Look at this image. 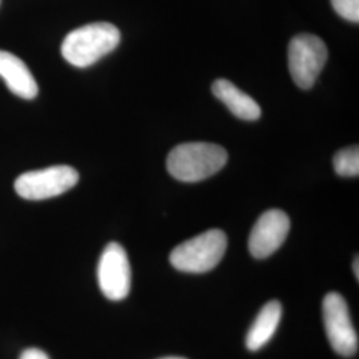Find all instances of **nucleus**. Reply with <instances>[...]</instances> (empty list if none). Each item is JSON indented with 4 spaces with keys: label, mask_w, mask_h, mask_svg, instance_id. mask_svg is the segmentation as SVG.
Masks as SVG:
<instances>
[{
    "label": "nucleus",
    "mask_w": 359,
    "mask_h": 359,
    "mask_svg": "<svg viewBox=\"0 0 359 359\" xmlns=\"http://www.w3.org/2000/svg\"><path fill=\"white\" fill-rule=\"evenodd\" d=\"M228 163V152L212 142L180 144L168 154L170 176L184 182H197L216 175Z\"/></svg>",
    "instance_id": "obj_1"
},
{
    "label": "nucleus",
    "mask_w": 359,
    "mask_h": 359,
    "mask_svg": "<svg viewBox=\"0 0 359 359\" xmlns=\"http://www.w3.org/2000/svg\"><path fill=\"white\" fill-rule=\"evenodd\" d=\"M120 39V31L111 23H92L79 27L65 36L62 55L69 65L87 68L114 51Z\"/></svg>",
    "instance_id": "obj_2"
},
{
    "label": "nucleus",
    "mask_w": 359,
    "mask_h": 359,
    "mask_svg": "<svg viewBox=\"0 0 359 359\" xmlns=\"http://www.w3.org/2000/svg\"><path fill=\"white\" fill-rule=\"evenodd\" d=\"M226 246L225 233L210 229L176 246L169 259L172 266L180 271L206 273L217 266L226 252Z\"/></svg>",
    "instance_id": "obj_3"
},
{
    "label": "nucleus",
    "mask_w": 359,
    "mask_h": 359,
    "mask_svg": "<svg viewBox=\"0 0 359 359\" xmlns=\"http://www.w3.org/2000/svg\"><path fill=\"white\" fill-rule=\"evenodd\" d=\"M79 182V173L69 165H55L20 175L15 181V191L32 201L47 200L72 189Z\"/></svg>",
    "instance_id": "obj_4"
},
{
    "label": "nucleus",
    "mask_w": 359,
    "mask_h": 359,
    "mask_svg": "<svg viewBox=\"0 0 359 359\" xmlns=\"http://www.w3.org/2000/svg\"><path fill=\"white\" fill-rule=\"evenodd\" d=\"M289 71L295 84L309 90L314 86L327 62V48L322 39L301 34L292 39L289 44Z\"/></svg>",
    "instance_id": "obj_5"
},
{
    "label": "nucleus",
    "mask_w": 359,
    "mask_h": 359,
    "mask_svg": "<svg viewBox=\"0 0 359 359\" xmlns=\"http://www.w3.org/2000/svg\"><path fill=\"white\" fill-rule=\"evenodd\" d=\"M322 313L325 330L334 351L342 357L355 355L358 351V334L350 318L345 298L338 293L325 295Z\"/></svg>",
    "instance_id": "obj_6"
},
{
    "label": "nucleus",
    "mask_w": 359,
    "mask_h": 359,
    "mask_svg": "<svg viewBox=\"0 0 359 359\" xmlns=\"http://www.w3.org/2000/svg\"><path fill=\"white\" fill-rule=\"evenodd\" d=\"M97 281L102 293L111 301L124 299L129 294L130 265L121 245L111 243L105 246L97 266Z\"/></svg>",
    "instance_id": "obj_7"
},
{
    "label": "nucleus",
    "mask_w": 359,
    "mask_h": 359,
    "mask_svg": "<svg viewBox=\"0 0 359 359\" xmlns=\"http://www.w3.org/2000/svg\"><path fill=\"white\" fill-rule=\"evenodd\" d=\"M290 231V219L280 209H270L257 219L249 236L250 255L264 259L283 246Z\"/></svg>",
    "instance_id": "obj_8"
},
{
    "label": "nucleus",
    "mask_w": 359,
    "mask_h": 359,
    "mask_svg": "<svg viewBox=\"0 0 359 359\" xmlns=\"http://www.w3.org/2000/svg\"><path fill=\"white\" fill-rule=\"evenodd\" d=\"M0 77L16 96L32 100L38 96V84L26 63L11 52L0 50Z\"/></svg>",
    "instance_id": "obj_9"
},
{
    "label": "nucleus",
    "mask_w": 359,
    "mask_h": 359,
    "mask_svg": "<svg viewBox=\"0 0 359 359\" xmlns=\"http://www.w3.org/2000/svg\"><path fill=\"white\" fill-rule=\"evenodd\" d=\"M213 95L225 104L231 114L241 120L255 121L261 117V108L253 97L237 88L226 79H218L213 83Z\"/></svg>",
    "instance_id": "obj_10"
},
{
    "label": "nucleus",
    "mask_w": 359,
    "mask_h": 359,
    "mask_svg": "<svg viewBox=\"0 0 359 359\" xmlns=\"http://www.w3.org/2000/svg\"><path fill=\"white\" fill-rule=\"evenodd\" d=\"M283 317V306L278 301H270L258 313L246 334V347L257 351L265 346L276 333Z\"/></svg>",
    "instance_id": "obj_11"
},
{
    "label": "nucleus",
    "mask_w": 359,
    "mask_h": 359,
    "mask_svg": "<svg viewBox=\"0 0 359 359\" xmlns=\"http://www.w3.org/2000/svg\"><path fill=\"white\" fill-rule=\"evenodd\" d=\"M334 169L342 177H357L359 175L358 147H348L334 156Z\"/></svg>",
    "instance_id": "obj_12"
},
{
    "label": "nucleus",
    "mask_w": 359,
    "mask_h": 359,
    "mask_svg": "<svg viewBox=\"0 0 359 359\" xmlns=\"http://www.w3.org/2000/svg\"><path fill=\"white\" fill-rule=\"evenodd\" d=\"M335 13L353 23L359 22V0H332Z\"/></svg>",
    "instance_id": "obj_13"
},
{
    "label": "nucleus",
    "mask_w": 359,
    "mask_h": 359,
    "mask_svg": "<svg viewBox=\"0 0 359 359\" xmlns=\"http://www.w3.org/2000/svg\"><path fill=\"white\" fill-rule=\"evenodd\" d=\"M19 359H50V357L40 348L31 347V348H26Z\"/></svg>",
    "instance_id": "obj_14"
},
{
    "label": "nucleus",
    "mask_w": 359,
    "mask_h": 359,
    "mask_svg": "<svg viewBox=\"0 0 359 359\" xmlns=\"http://www.w3.org/2000/svg\"><path fill=\"white\" fill-rule=\"evenodd\" d=\"M353 270H354V273H355V278L359 280V259L358 257H355V259H354V264H353Z\"/></svg>",
    "instance_id": "obj_15"
},
{
    "label": "nucleus",
    "mask_w": 359,
    "mask_h": 359,
    "mask_svg": "<svg viewBox=\"0 0 359 359\" xmlns=\"http://www.w3.org/2000/svg\"><path fill=\"white\" fill-rule=\"evenodd\" d=\"M160 359H185V358H180V357H167V358H160Z\"/></svg>",
    "instance_id": "obj_16"
}]
</instances>
